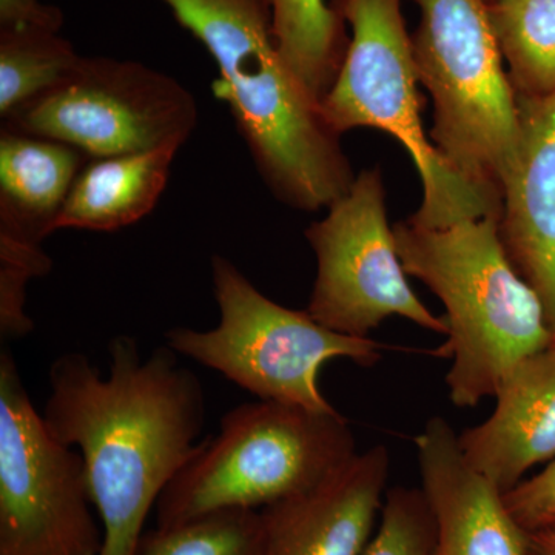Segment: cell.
<instances>
[{
	"instance_id": "6da1fadb",
	"label": "cell",
	"mask_w": 555,
	"mask_h": 555,
	"mask_svg": "<svg viewBox=\"0 0 555 555\" xmlns=\"http://www.w3.org/2000/svg\"><path fill=\"white\" fill-rule=\"evenodd\" d=\"M108 353L107 378L83 353L51 363L43 422L80 449L104 531L100 555H138L150 511L198 451L206 393L167 345L142 357L137 339L118 335Z\"/></svg>"
},
{
	"instance_id": "7a4b0ae2",
	"label": "cell",
	"mask_w": 555,
	"mask_h": 555,
	"mask_svg": "<svg viewBox=\"0 0 555 555\" xmlns=\"http://www.w3.org/2000/svg\"><path fill=\"white\" fill-rule=\"evenodd\" d=\"M163 2L217 62L219 98L273 196L301 211L341 198L356 173L320 104L281 56L270 0Z\"/></svg>"
},
{
	"instance_id": "3957f363",
	"label": "cell",
	"mask_w": 555,
	"mask_h": 555,
	"mask_svg": "<svg viewBox=\"0 0 555 555\" xmlns=\"http://www.w3.org/2000/svg\"><path fill=\"white\" fill-rule=\"evenodd\" d=\"M499 219L491 215L443 229L409 219L393 225L408 275L447 309L448 341L440 356L452 358L447 386L460 409L495 397L518 361L555 341L542 301L506 257Z\"/></svg>"
},
{
	"instance_id": "277c9868",
	"label": "cell",
	"mask_w": 555,
	"mask_h": 555,
	"mask_svg": "<svg viewBox=\"0 0 555 555\" xmlns=\"http://www.w3.org/2000/svg\"><path fill=\"white\" fill-rule=\"evenodd\" d=\"M357 454L356 436L338 411L262 400L240 404L164 489L156 526L171 528L222 509L261 511L323 483Z\"/></svg>"
},
{
	"instance_id": "5b68a950",
	"label": "cell",
	"mask_w": 555,
	"mask_h": 555,
	"mask_svg": "<svg viewBox=\"0 0 555 555\" xmlns=\"http://www.w3.org/2000/svg\"><path fill=\"white\" fill-rule=\"evenodd\" d=\"M352 28L334 86L320 102L328 129L339 138L377 129L406 149L422 179L423 199L408 218L425 229L502 214V196L467 181L449 166L422 120L418 73L401 0H332Z\"/></svg>"
},
{
	"instance_id": "8992f818",
	"label": "cell",
	"mask_w": 555,
	"mask_h": 555,
	"mask_svg": "<svg viewBox=\"0 0 555 555\" xmlns=\"http://www.w3.org/2000/svg\"><path fill=\"white\" fill-rule=\"evenodd\" d=\"M420 83L433 98L430 141L467 181L502 196L520 138L518 100L483 0H415Z\"/></svg>"
},
{
	"instance_id": "52a82bcc",
	"label": "cell",
	"mask_w": 555,
	"mask_h": 555,
	"mask_svg": "<svg viewBox=\"0 0 555 555\" xmlns=\"http://www.w3.org/2000/svg\"><path fill=\"white\" fill-rule=\"evenodd\" d=\"M211 281L221 320L210 331L175 327L166 345L224 375L262 401L334 414L320 389V371L334 360L372 367L383 346L339 334L310 315L278 305L259 292L230 259L211 258Z\"/></svg>"
},
{
	"instance_id": "ba28073f",
	"label": "cell",
	"mask_w": 555,
	"mask_h": 555,
	"mask_svg": "<svg viewBox=\"0 0 555 555\" xmlns=\"http://www.w3.org/2000/svg\"><path fill=\"white\" fill-rule=\"evenodd\" d=\"M196 122L195 98L166 73L80 56L61 82L2 118V129L64 142L96 159L182 147Z\"/></svg>"
},
{
	"instance_id": "9c48e42d",
	"label": "cell",
	"mask_w": 555,
	"mask_h": 555,
	"mask_svg": "<svg viewBox=\"0 0 555 555\" xmlns=\"http://www.w3.org/2000/svg\"><path fill=\"white\" fill-rule=\"evenodd\" d=\"M86 463L51 436L9 349L0 353V555H100Z\"/></svg>"
},
{
	"instance_id": "30bf717a",
	"label": "cell",
	"mask_w": 555,
	"mask_h": 555,
	"mask_svg": "<svg viewBox=\"0 0 555 555\" xmlns=\"http://www.w3.org/2000/svg\"><path fill=\"white\" fill-rule=\"evenodd\" d=\"M327 210L306 230L317 258L308 306L313 320L350 337L367 338L390 317L448 335L444 317L430 312L409 286L387 221L382 169L361 170Z\"/></svg>"
},
{
	"instance_id": "8fae6325",
	"label": "cell",
	"mask_w": 555,
	"mask_h": 555,
	"mask_svg": "<svg viewBox=\"0 0 555 555\" xmlns=\"http://www.w3.org/2000/svg\"><path fill=\"white\" fill-rule=\"evenodd\" d=\"M517 100L520 138L502 182L499 235L555 337V93Z\"/></svg>"
},
{
	"instance_id": "7c38bea8",
	"label": "cell",
	"mask_w": 555,
	"mask_h": 555,
	"mask_svg": "<svg viewBox=\"0 0 555 555\" xmlns=\"http://www.w3.org/2000/svg\"><path fill=\"white\" fill-rule=\"evenodd\" d=\"M389 451L357 454L323 483L262 507L264 555H361L386 499Z\"/></svg>"
},
{
	"instance_id": "4fadbf2b",
	"label": "cell",
	"mask_w": 555,
	"mask_h": 555,
	"mask_svg": "<svg viewBox=\"0 0 555 555\" xmlns=\"http://www.w3.org/2000/svg\"><path fill=\"white\" fill-rule=\"evenodd\" d=\"M415 448L436 518V555H529L528 532L511 516L502 491L467 463L447 420L430 418Z\"/></svg>"
},
{
	"instance_id": "5bb4252c",
	"label": "cell",
	"mask_w": 555,
	"mask_h": 555,
	"mask_svg": "<svg viewBox=\"0 0 555 555\" xmlns=\"http://www.w3.org/2000/svg\"><path fill=\"white\" fill-rule=\"evenodd\" d=\"M495 409L463 430L460 449L502 494L555 459V341L518 361L500 383Z\"/></svg>"
},
{
	"instance_id": "9a60e30c",
	"label": "cell",
	"mask_w": 555,
	"mask_h": 555,
	"mask_svg": "<svg viewBox=\"0 0 555 555\" xmlns=\"http://www.w3.org/2000/svg\"><path fill=\"white\" fill-rule=\"evenodd\" d=\"M86 156L64 142L0 130V235L42 246Z\"/></svg>"
},
{
	"instance_id": "2e32d148",
	"label": "cell",
	"mask_w": 555,
	"mask_h": 555,
	"mask_svg": "<svg viewBox=\"0 0 555 555\" xmlns=\"http://www.w3.org/2000/svg\"><path fill=\"white\" fill-rule=\"evenodd\" d=\"M181 145L96 158L87 164L69 190L56 230L115 232L147 217L169 182Z\"/></svg>"
},
{
	"instance_id": "e0dca14e",
	"label": "cell",
	"mask_w": 555,
	"mask_h": 555,
	"mask_svg": "<svg viewBox=\"0 0 555 555\" xmlns=\"http://www.w3.org/2000/svg\"><path fill=\"white\" fill-rule=\"evenodd\" d=\"M281 56L320 104L334 86L347 39L345 21L327 0H270Z\"/></svg>"
},
{
	"instance_id": "ac0fdd59",
	"label": "cell",
	"mask_w": 555,
	"mask_h": 555,
	"mask_svg": "<svg viewBox=\"0 0 555 555\" xmlns=\"http://www.w3.org/2000/svg\"><path fill=\"white\" fill-rule=\"evenodd\" d=\"M488 14L517 98L555 93V0H495Z\"/></svg>"
},
{
	"instance_id": "d6986e66",
	"label": "cell",
	"mask_w": 555,
	"mask_h": 555,
	"mask_svg": "<svg viewBox=\"0 0 555 555\" xmlns=\"http://www.w3.org/2000/svg\"><path fill=\"white\" fill-rule=\"evenodd\" d=\"M79 57L60 31L42 27L0 30V118L61 82Z\"/></svg>"
},
{
	"instance_id": "ffe728a7",
	"label": "cell",
	"mask_w": 555,
	"mask_h": 555,
	"mask_svg": "<svg viewBox=\"0 0 555 555\" xmlns=\"http://www.w3.org/2000/svg\"><path fill=\"white\" fill-rule=\"evenodd\" d=\"M261 511L222 509L144 532L138 555H264Z\"/></svg>"
},
{
	"instance_id": "44dd1931",
	"label": "cell",
	"mask_w": 555,
	"mask_h": 555,
	"mask_svg": "<svg viewBox=\"0 0 555 555\" xmlns=\"http://www.w3.org/2000/svg\"><path fill=\"white\" fill-rule=\"evenodd\" d=\"M437 526L423 489L386 492L377 532L361 555H436Z\"/></svg>"
},
{
	"instance_id": "7402d4cb",
	"label": "cell",
	"mask_w": 555,
	"mask_h": 555,
	"mask_svg": "<svg viewBox=\"0 0 555 555\" xmlns=\"http://www.w3.org/2000/svg\"><path fill=\"white\" fill-rule=\"evenodd\" d=\"M51 259L40 244L0 235V337L24 338L33 331L25 313V288L33 278L49 273Z\"/></svg>"
},
{
	"instance_id": "603a6c76",
	"label": "cell",
	"mask_w": 555,
	"mask_h": 555,
	"mask_svg": "<svg viewBox=\"0 0 555 555\" xmlns=\"http://www.w3.org/2000/svg\"><path fill=\"white\" fill-rule=\"evenodd\" d=\"M503 500L526 532L550 528L555 521V459L534 477L505 492Z\"/></svg>"
},
{
	"instance_id": "cb8c5ba5",
	"label": "cell",
	"mask_w": 555,
	"mask_h": 555,
	"mask_svg": "<svg viewBox=\"0 0 555 555\" xmlns=\"http://www.w3.org/2000/svg\"><path fill=\"white\" fill-rule=\"evenodd\" d=\"M64 14L57 7L40 0H0V30L3 28L42 27L61 31Z\"/></svg>"
},
{
	"instance_id": "d4e9b609",
	"label": "cell",
	"mask_w": 555,
	"mask_h": 555,
	"mask_svg": "<svg viewBox=\"0 0 555 555\" xmlns=\"http://www.w3.org/2000/svg\"><path fill=\"white\" fill-rule=\"evenodd\" d=\"M529 555H555V531L528 532Z\"/></svg>"
},
{
	"instance_id": "484cf974",
	"label": "cell",
	"mask_w": 555,
	"mask_h": 555,
	"mask_svg": "<svg viewBox=\"0 0 555 555\" xmlns=\"http://www.w3.org/2000/svg\"><path fill=\"white\" fill-rule=\"evenodd\" d=\"M483 2L486 3V5H489V3L495 2V0H483Z\"/></svg>"
},
{
	"instance_id": "4316f807",
	"label": "cell",
	"mask_w": 555,
	"mask_h": 555,
	"mask_svg": "<svg viewBox=\"0 0 555 555\" xmlns=\"http://www.w3.org/2000/svg\"><path fill=\"white\" fill-rule=\"evenodd\" d=\"M546 529H551V531H555V521L553 525L550 526V528H546Z\"/></svg>"
}]
</instances>
